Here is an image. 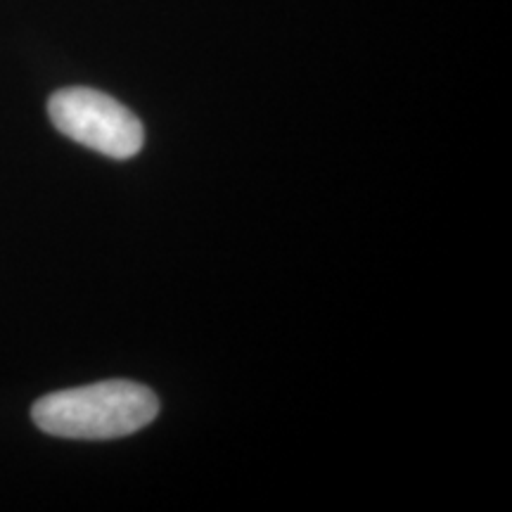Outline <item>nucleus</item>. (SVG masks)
Segmentation results:
<instances>
[{
    "label": "nucleus",
    "mask_w": 512,
    "mask_h": 512,
    "mask_svg": "<svg viewBox=\"0 0 512 512\" xmlns=\"http://www.w3.org/2000/svg\"><path fill=\"white\" fill-rule=\"evenodd\" d=\"M159 401L143 384L107 380L62 389L31 408L38 430L62 439H119L157 418Z\"/></svg>",
    "instance_id": "f257e3e1"
},
{
    "label": "nucleus",
    "mask_w": 512,
    "mask_h": 512,
    "mask_svg": "<svg viewBox=\"0 0 512 512\" xmlns=\"http://www.w3.org/2000/svg\"><path fill=\"white\" fill-rule=\"evenodd\" d=\"M48 114L62 136L112 159H131L143 147L140 119L112 95L74 86L50 95Z\"/></svg>",
    "instance_id": "f03ea898"
}]
</instances>
